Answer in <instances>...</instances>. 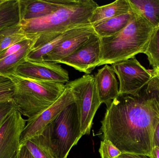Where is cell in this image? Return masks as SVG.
Masks as SVG:
<instances>
[{"label":"cell","mask_w":159,"mask_h":158,"mask_svg":"<svg viewBox=\"0 0 159 158\" xmlns=\"http://www.w3.org/2000/svg\"><path fill=\"white\" fill-rule=\"evenodd\" d=\"M159 123V105L146 90L138 96L119 95L107 108L101 121L103 140L110 141L122 153L148 157Z\"/></svg>","instance_id":"cell-1"},{"label":"cell","mask_w":159,"mask_h":158,"mask_svg":"<svg viewBox=\"0 0 159 158\" xmlns=\"http://www.w3.org/2000/svg\"><path fill=\"white\" fill-rule=\"evenodd\" d=\"M99 6L93 0H63L61 6L51 15L21 20L20 23L25 33L39 35L34 49L51 41L66 31L91 25L90 19Z\"/></svg>","instance_id":"cell-2"},{"label":"cell","mask_w":159,"mask_h":158,"mask_svg":"<svg viewBox=\"0 0 159 158\" xmlns=\"http://www.w3.org/2000/svg\"><path fill=\"white\" fill-rule=\"evenodd\" d=\"M132 10L133 16L124 29L112 36L100 38L101 58L98 66L144 54L154 28L140 13Z\"/></svg>","instance_id":"cell-3"},{"label":"cell","mask_w":159,"mask_h":158,"mask_svg":"<svg viewBox=\"0 0 159 158\" xmlns=\"http://www.w3.org/2000/svg\"><path fill=\"white\" fill-rule=\"evenodd\" d=\"M82 135L75 103L68 106L41 133L31 139L51 158H67Z\"/></svg>","instance_id":"cell-4"},{"label":"cell","mask_w":159,"mask_h":158,"mask_svg":"<svg viewBox=\"0 0 159 158\" xmlns=\"http://www.w3.org/2000/svg\"><path fill=\"white\" fill-rule=\"evenodd\" d=\"M15 85L13 101L22 116L31 119L52 105L63 93L65 84L32 79L15 73L7 76Z\"/></svg>","instance_id":"cell-5"},{"label":"cell","mask_w":159,"mask_h":158,"mask_svg":"<svg viewBox=\"0 0 159 158\" xmlns=\"http://www.w3.org/2000/svg\"><path fill=\"white\" fill-rule=\"evenodd\" d=\"M66 84L70 89L77 107L82 135H89L93 121L101 103L94 76L86 74Z\"/></svg>","instance_id":"cell-6"},{"label":"cell","mask_w":159,"mask_h":158,"mask_svg":"<svg viewBox=\"0 0 159 158\" xmlns=\"http://www.w3.org/2000/svg\"><path fill=\"white\" fill-rule=\"evenodd\" d=\"M119 81V95L138 96L152 78V70H147L132 58L112 64Z\"/></svg>","instance_id":"cell-7"},{"label":"cell","mask_w":159,"mask_h":158,"mask_svg":"<svg viewBox=\"0 0 159 158\" xmlns=\"http://www.w3.org/2000/svg\"><path fill=\"white\" fill-rule=\"evenodd\" d=\"M75 103L74 97L70 89L65 84L63 93L52 105L33 118L26 120V126L20 136V146L39 135L61 111Z\"/></svg>","instance_id":"cell-8"},{"label":"cell","mask_w":159,"mask_h":158,"mask_svg":"<svg viewBox=\"0 0 159 158\" xmlns=\"http://www.w3.org/2000/svg\"><path fill=\"white\" fill-rule=\"evenodd\" d=\"M26 122L16 107L4 121L0 127V158H12L17 152Z\"/></svg>","instance_id":"cell-9"},{"label":"cell","mask_w":159,"mask_h":158,"mask_svg":"<svg viewBox=\"0 0 159 158\" xmlns=\"http://www.w3.org/2000/svg\"><path fill=\"white\" fill-rule=\"evenodd\" d=\"M101 45L100 37L96 33H94L75 52L55 63L65 64L80 72L90 74L100 64Z\"/></svg>","instance_id":"cell-10"},{"label":"cell","mask_w":159,"mask_h":158,"mask_svg":"<svg viewBox=\"0 0 159 158\" xmlns=\"http://www.w3.org/2000/svg\"><path fill=\"white\" fill-rule=\"evenodd\" d=\"M15 73L28 79L48 81L61 83L69 82V74L57 63L46 61L26 60L17 67Z\"/></svg>","instance_id":"cell-11"},{"label":"cell","mask_w":159,"mask_h":158,"mask_svg":"<svg viewBox=\"0 0 159 158\" xmlns=\"http://www.w3.org/2000/svg\"><path fill=\"white\" fill-rule=\"evenodd\" d=\"M92 25L82 28L78 32L62 42L50 53L44 56L41 61L57 62L74 53L95 33Z\"/></svg>","instance_id":"cell-12"},{"label":"cell","mask_w":159,"mask_h":158,"mask_svg":"<svg viewBox=\"0 0 159 158\" xmlns=\"http://www.w3.org/2000/svg\"><path fill=\"white\" fill-rule=\"evenodd\" d=\"M97 92L101 104L108 107L119 93V86L113 68L105 65L94 76Z\"/></svg>","instance_id":"cell-13"},{"label":"cell","mask_w":159,"mask_h":158,"mask_svg":"<svg viewBox=\"0 0 159 158\" xmlns=\"http://www.w3.org/2000/svg\"><path fill=\"white\" fill-rule=\"evenodd\" d=\"M21 20L43 17L57 11L63 0H19Z\"/></svg>","instance_id":"cell-14"},{"label":"cell","mask_w":159,"mask_h":158,"mask_svg":"<svg viewBox=\"0 0 159 158\" xmlns=\"http://www.w3.org/2000/svg\"><path fill=\"white\" fill-rule=\"evenodd\" d=\"M129 0H117L111 3L96 7L93 12L89 22L91 25L131 12Z\"/></svg>","instance_id":"cell-15"},{"label":"cell","mask_w":159,"mask_h":158,"mask_svg":"<svg viewBox=\"0 0 159 158\" xmlns=\"http://www.w3.org/2000/svg\"><path fill=\"white\" fill-rule=\"evenodd\" d=\"M133 15L132 10L127 14L108 19L92 25L95 33L100 38L109 37L124 29L129 23Z\"/></svg>","instance_id":"cell-16"},{"label":"cell","mask_w":159,"mask_h":158,"mask_svg":"<svg viewBox=\"0 0 159 158\" xmlns=\"http://www.w3.org/2000/svg\"><path fill=\"white\" fill-rule=\"evenodd\" d=\"M38 38L31 41L17 53L0 60V77L6 78L8 75L15 73L17 67L26 61L27 56L33 50Z\"/></svg>","instance_id":"cell-17"},{"label":"cell","mask_w":159,"mask_h":158,"mask_svg":"<svg viewBox=\"0 0 159 158\" xmlns=\"http://www.w3.org/2000/svg\"><path fill=\"white\" fill-rule=\"evenodd\" d=\"M36 35L25 33L20 23L4 28L0 30V53L16 44Z\"/></svg>","instance_id":"cell-18"},{"label":"cell","mask_w":159,"mask_h":158,"mask_svg":"<svg viewBox=\"0 0 159 158\" xmlns=\"http://www.w3.org/2000/svg\"><path fill=\"white\" fill-rule=\"evenodd\" d=\"M132 9L140 13L155 28L159 27V0H129Z\"/></svg>","instance_id":"cell-19"},{"label":"cell","mask_w":159,"mask_h":158,"mask_svg":"<svg viewBox=\"0 0 159 158\" xmlns=\"http://www.w3.org/2000/svg\"><path fill=\"white\" fill-rule=\"evenodd\" d=\"M19 0H5L0 5V30L20 22Z\"/></svg>","instance_id":"cell-20"},{"label":"cell","mask_w":159,"mask_h":158,"mask_svg":"<svg viewBox=\"0 0 159 158\" xmlns=\"http://www.w3.org/2000/svg\"><path fill=\"white\" fill-rule=\"evenodd\" d=\"M83 27H79L66 31L51 41L40 47L34 48L27 56L26 60L34 62L42 61V58L44 56L50 53L66 39L79 32Z\"/></svg>","instance_id":"cell-21"},{"label":"cell","mask_w":159,"mask_h":158,"mask_svg":"<svg viewBox=\"0 0 159 158\" xmlns=\"http://www.w3.org/2000/svg\"><path fill=\"white\" fill-rule=\"evenodd\" d=\"M144 54L153 70H159V27L154 28Z\"/></svg>","instance_id":"cell-22"},{"label":"cell","mask_w":159,"mask_h":158,"mask_svg":"<svg viewBox=\"0 0 159 158\" xmlns=\"http://www.w3.org/2000/svg\"><path fill=\"white\" fill-rule=\"evenodd\" d=\"M15 85L7 78L0 79V103L13 101Z\"/></svg>","instance_id":"cell-23"},{"label":"cell","mask_w":159,"mask_h":158,"mask_svg":"<svg viewBox=\"0 0 159 158\" xmlns=\"http://www.w3.org/2000/svg\"><path fill=\"white\" fill-rule=\"evenodd\" d=\"M99 152L101 158H117L122 154V152L108 140L101 141Z\"/></svg>","instance_id":"cell-24"},{"label":"cell","mask_w":159,"mask_h":158,"mask_svg":"<svg viewBox=\"0 0 159 158\" xmlns=\"http://www.w3.org/2000/svg\"><path fill=\"white\" fill-rule=\"evenodd\" d=\"M152 78L146 86V90L157 99L159 105V70H152Z\"/></svg>","instance_id":"cell-25"},{"label":"cell","mask_w":159,"mask_h":158,"mask_svg":"<svg viewBox=\"0 0 159 158\" xmlns=\"http://www.w3.org/2000/svg\"><path fill=\"white\" fill-rule=\"evenodd\" d=\"M38 37H39V35H36V36L33 37V38H30V39L25 40V41H22L16 44L10 46L7 49H6L5 50L3 51V52H1L0 53V60L18 52L21 48L24 47L25 45L30 43L31 41H33V40L37 39Z\"/></svg>","instance_id":"cell-26"},{"label":"cell","mask_w":159,"mask_h":158,"mask_svg":"<svg viewBox=\"0 0 159 158\" xmlns=\"http://www.w3.org/2000/svg\"><path fill=\"white\" fill-rule=\"evenodd\" d=\"M22 145H25L27 147L34 158H51L41 147L31 140H28Z\"/></svg>","instance_id":"cell-27"},{"label":"cell","mask_w":159,"mask_h":158,"mask_svg":"<svg viewBox=\"0 0 159 158\" xmlns=\"http://www.w3.org/2000/svg\"><path fill=\"white\" fill-rule=\"evenodd\" d=\"M16 107L14 101L0 103V127L11 111Z\"/></svg>","instance_id":"cell-28"},{"label":"cell","mask_w":159,"mask_h":158,"mask_svg":"<svg viewBox=\"0 0 159 158\" xmlns=\"http://www.w3.org/2000/svg\"><path fill=\"white\" fill-rule=\"evenodd\" d=\"M18 153L19 158H34L25 145L20 146Z\"/></svg>","instance_id":"cell-29"},{"label":"cell","mask_w":159,"mask_h":158,"mask_svg":"<svg viewBox=\"0 0 159 158\" xmlns=\"http://www.w3.org/2000/svg\"><path fill=\"white\" fill-rule=\"evenodd\" d=\"M117 158H148V157L143 155L133 153H122Z\"/></svg>","instance_id":"cell-30"},{"label":"cell","mask_w":159,"mask_h":158,"mask_svg":"<svg viewBox=\"0 0 159 158\" xmlns=\"http://www.w3.org/2000/svg\"><path fill=\"white\" fill-rule=\"evenodd\" d=\"M159 147V123L156 128L153 139V147Z\"/></svg>","instance_id":"cell-31"},{"label":"cell","mask_w":159,"mask_h":158,"mask_svg":"<svg viewBox=\"0 0 159 158\" xmlns=\"http://www.w3.org/2000/svg\"><path fill=\"white\" fill-rule=\"evenodd\" d=\"M148 157L149 158H159V147H153Z\"/></svg>","instance_id":"cell-32"},{"label":"cell","mask_w":159,"mask_h":158,"mask_svg":"<svg viewBox=\"0 0 159 158\" xmlns=\"http://www.w3.org/2000/svg\"><path fill=\"white\" fill-rule=\"evenodd\" d=\"M12 158H19V153H18V150L17 152L16 153V154H15V156H13V157Z\"/></svg>","instance_id":"cell-33"},{"label":"cell","mask_w":159,"mask_h":158,"mask_svg":"<svg viewBox=\"0 0 159 158\" xmlns=\"http://www.w3.org/2000/svg\"><path fill=\"white\" fill-rule=\"evenodd\" d=\"M5 1V0H0V5L3 3Z\"/></svg>","instance_id":"cell-34"},{"label":"cell","mask_w":159,"mask_h":158,"mask_svg":"<svg viewBox=\"0 0 159 158\" xmlns=\"http://www.w3.org/2000/svg\"><path fill=\"white\" fill-rule=\"evenodd\" d=\"M2 77H0V79H2Z\"/></svg>","instance_id":"cell-35"}]
</instances>
